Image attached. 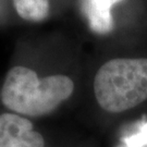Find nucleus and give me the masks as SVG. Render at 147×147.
I'll return each instance as SVG.
<instances>
[{"mask_svg": "<svg viewBox=\"0 0 147 147\" xmlns=\"http://www.w3.org/2000/svg\"><path fill=\"white\" fill-rule=\"evenodd\" d=\"M94 93L105 111L119 113L147 99V58H116L97 71Z\"/></svg>", "mask_w": 147, "mask_h": 147, "instance_id": "nucleus-2", "label": "nucleus"}, {"mask_svg": "<svg viewBox=\"0 0 147 147\" xmlns=\"http://www.w3.org/2000/svg\"><path fill=\"white\" fill-rule=\"evenodd\" d=\"M119 0H83V9L92 28L96 32H107L112 26L110 7Z\"/></svg>", "mask_w": 147, "mask_h": 147, "instance_id": "nucleus-4", "label": "nucleus"}, {"mask_svg": "<svg viewBox=\"0 0 147 147\" xmlns=\"http://www.w3.org/2000/svg\"><path fill=\"white\" fill-rule=\"evenodd\" d=\"M18 14L26 21L38 22L49 13L48 0H13Z\"/></svg>", "mask_w": 147, "mask_h": 147, "instance_id": "nucleus-5", "label": "nucleus"}, {"mask_svg": "<svg viewBox=\"0 0 147 147\" xmlns=\"http://www.w3.org/2000/svg\"><path fill=\"white\" fill-rule=\"evenodd\" d=\"M0 147H45L30 120L14 113L0 115Z\"/></svg>", "mask_w": 147, "mask_h": 147, "instance_id": "nucleus-3", "label": "nucleus"}, {"mask_svg": "<svg viewBox=\"0 0 147 147\" xmlns=\"http://www.w3.org/2000/svg\"><path fill=\"white\" fill-rule=\"evenodd\" d=\"M74 90L73 81L57 74L39 79L32 69L16 65L7 73L0 98L2 104L16 113L42 117L51 113Z\"/></svg>", "mask_w": 147, "mask_h": 147, "instance_id": "nucleus-1", "label": "nucleus"}]
</instances>
